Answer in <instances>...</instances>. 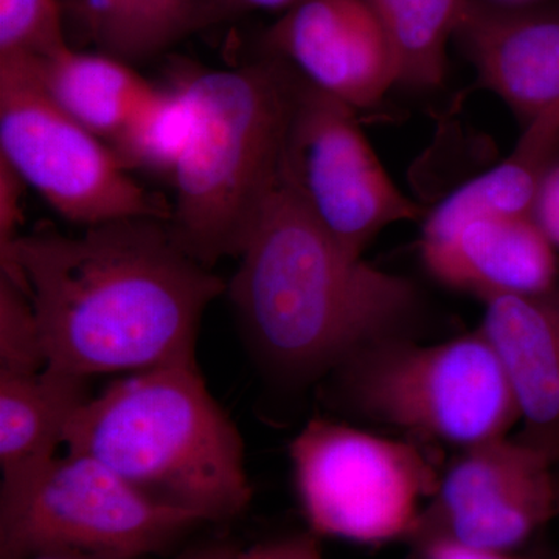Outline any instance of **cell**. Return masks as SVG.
<instances>
[{"instance_id": "obj_1", "label": "cell", "mask_w": 559, "mask_h": 559, "mask_svg": "<svg viewBox=\"0 0 559 559\" xmlns=\"http://www.w3.org/2000/svg\"><path fill=\"white\" fill-rule=\"evenodd\" d=\"M0 271L31 297L49 366L86 378L197 364L202 316L227 289L156 218L20 235Z\"/></svg>"}, {"instance_id": "obj_2", "label": "cell", "mask_w": 559, "mask_h": 559, "mask_svg": "<svg viewBox=\"0 0 559 559\" xmlns=\"http://www.w3.org/2000/svg\"><path fill=\"white\" fill-rule=\"evenodd\" d=\"M227 285L250 347L285 385L322 382L359 349L412 336V280L347 252L280 178Z\"/></svg>"}, {"instance_id": "obj_3", "label": "cell", "mask_w": 559, "mask_h": 559, "mask_svg": "<svg viewBox=\"0 0 559 559\" xmlns=\"http://www.w3.org/2000/svg\"><path fill=\"white\" fill-rule=\"evenodd\" d=\"M64 447L98 460L162 506L230 521L252 499L245 443L197 364L135 371L92 396Z\"/></svg>"}, {"instance_id": "obj_4", "label": "cell", "mask_w": 559, "mask_h": 559, "mask_svg": "<svg viewBox=\"0 0 559 559\" xmlns=\"http://www.w3.org/2000/svg\"><path fill=\"white\" fill-rule=\"evenodd\" d=\"M193 128L173 175V240L209 270L240 257L282 178L286 134L304 79L270 57L179 76Z\"/></svg>"}, {"instance_id": "obj_5", "label": "cell", "mask_w": 559, "mask_h": 559, "mask_svg": "<svg viewBox=\"0 0 559 559\" xmlns=\"http://www.w3.org/2000/svg\"><path fill=\"white\" fill-rule=\"evenodd\" d=\"M322 385L334 409L430 448L465 450L520 426L509 378L480 330L437 344L374 342Z\"/></svg>"}, {"instance_id": "obj_6", "label": "cell", "mask_w": 559, "mask_h": 559, "mask_svg": "<svg viewBox=\"0 0 559 559\" xmlns=\"http://www.w3.org/2000/svg\"><path fill=\"white\" fill-rule=\"evenodd\" d=\"M289 451L297 498L318 538L409 540L439 487L433 448L336 419H310Z\"/></svg>"}, {"instance_id": "obj_7", "label": "cell", "mask_w": 559, "mask_h": 559, "mask_svg": "<svg viewBox=\"0 0 559 559\" xmlns=\"http://www.w3.org/2000/svg\"><path fill=\"white\" fill-rule=\"evenodd\" d=\"M201 524L150 499L98 460L72 452L2 477L0 485V559L49 551L143 559Z\"/></svg>"}, {"instance_id": "obj_8", "label": "cell", "mask_w": 559, "mask_h": 559, "mask_svg": "<svg viewBox=\"0 0 559 559\" xmlns=\"http://www.w3.org/2000/svg\"><path fill=\"white\" fill-rule=\"evenodd\" d=\"M0 157L62 218L170 221L171 204L146 190L112 148L50 100L24 61L0 60Z\"/></svg>"}, {"instance_id": "obj_9", "label": "cell", "mask_w": 559, "mask_h": 559, "mask_svg": "<svg viewBox=\"0 0 559 559\" xmlns=\"http://www.w3.org/2000/svg\"><path fill=\"white\" fill-rule=\"evenodd\" d=\"M282 180L333 240L356 257L382 230L421 215L390 178L356 109L305 80L286 134Z\"/></svg>"}, {"instance_id": "obj_10", "label": "cell", "mask_w": 559, "mask_h": 559, "mask_svg": "<svg viewBox=\"0 0 559 559\" xmlns=\"http://www.w3.org/2000/svg\"><path fill=\"white\" fill-rule=\"evenodd\" d=\"M554 466L510 433L457 451L407 543L514 551L558 516Z\"/></svg>"}, {"instance_id": "obj_11", "label": "cell", "mask_w": 559, "mask_h": 559, "mask_svg": "<svg viewBox=\"0 0 559 559\" xmlns=\"http://www.w3.org/2000/svg\"><path fill=\"white\" fill-rule=\"evenodd\" d=\"M271 57L353 109L399 84L395 55L367 0H299L266 35Z\"/></svg>"}, {"instance_id": "obj_12", "label": "cell", "mask_w": 559, "mask_h": 559, "mask_svg": "<svg viewBox=\"0 0 559 559\" xmlns=\"http://www.w3.org/2000/svg\"><path fill=\"white\" fill-rule=\"evenodd\" d=\"M423 264L441 285L485 304L543 293L559 282V252L532 216H481L419 242Z\"/></svg>"}, {"instance_id": "obj_13", "label": "cell", "mask_w": 559, "mask_h": 559, "mask_svg": "<svg viewBox=\"0 0 559 559\" xmlns=\"http://www.w3.org/2000/svg\"><path fill=\"white\" fill-rule=\"evenodd\" d=\"M480 331L498 353L520 411L518 439L559 463V282L489 301Z\"/></svg>"}, {"instance_id": "obj_14", "label": "cell", "mask_w": 559, "mask_h": 559, "mask_svg": "<svg viewBox=\"0 0 559 559\" xmlns=\"http://www.w3.org/2000/svg\"><path fill=\"white\" fill-rule=\"evenodd\" d=\"M457 35L481 86L527 123L559 110V11L469 0Z\"/></svg>"}, {"instance_id": "obj_15", "label": "cell", "mask_w": 559, "mask_h": 559, "mask_svg": "<svg viewBox=\"0 0 559 559\" xmlns=\"http://www.w3.org/2000/svg\"><path fill=\"white\" fill-rule=\"evenodd\" d=\"M90 378L47 366L0 370V469L20 476L57 457L70 423L90 401Z\"/></svg>"}, {"instance_id": "obj_16", "label": "cell", "mask_w": 559, "mask_h": 559, "mask_svg": "<svg viewBox=\"0 0 559 559\" xmlns=\"http://www.w3.org/2000/svg\"><path fill=\"white\" fill-rule=\"evenodd\" d=\"M558 159L559 110H554L528 121L506 159L441 201L426 218L421 240L443 237L481 216H530L540 183Z\"/></svg>"}, {"instance_id": "obj_17", "label": "cell", "mask_w": 559, "mask_h": 559, "mask_svg": "<svg viewBox=\"0 0 559 559\" xmlns=\"http://www.w3.org/2000/svg\"><path fill=\"white\" fill-rule=\"evenodd\" d=\"M24 61L50 100L108 145L153 92L130 62L68 49Z\"/></svg>"}, {"instance_id": "obj_18", "label": "cell", "mask_w": 559, "mask_h": 559, "mask_svg": "<svg viewBox=\"0 0 559 559\" xmlns=\"http://www.w3.org/2000/svg\"><path fill=\"white\" fill-rule=\"evenodd\" d=\"M204 0H75L92 38L121 61L148 60L200 31Z\"/></svg>"}, {"instance_id": "obj_19", "label": "cell", "mask_w": 559, "mask_h": 559, "mask_svg": "<svg viewBox=\"0 0 559 559\" xmlns=\"http://www.w3.org/2000/svg\"><path fill=\"white\" fill-rule=\"evenodd\" d=\"M395 55L399 84L433 90L447 75L448 46L469 0H367Z\"/></svg>"}, {"instance_id": "obj_20", "label": "cell", "mask_w": 559, "mask_h": 559, "mask_svg": "<svg viewBox=\"0 0 559 559\" xmlns=\"http://www.w3.org/2000/svg\"><path fill=\"white\" fill-rule=\"evenodd\" d=\"M191 128L189 94L178 80L173 86H154L109 146L128 171L142 170L173 179L189 145Z\"/></svg>"}, {"instance_id": "obj_21", "label": "cell", "mask_w": 559, "mask_h": 559, "mask_svg": "<svg viewBox=\"0 0 559 559\" xmlns=\"http://www.w3.org/2000/svg\"><path fill=\"white\" fill-rule=\"evenodd\" d=\"M68 47L58 0H0V60H43Z\"/></svg>"}, {"instance_id": "obj_22", "label": "cell", "mask_w": 559, "mask_h": 559, "mask_svg": "<svg viewBox=\"0 0 559 559\" xmlns=\"http://www.w3.org/2000/svg\"><path fill=\"white\" fill-rule=\"evenodd\" d=\"M49 366L38 316L20 283L0 271V370L35 373Z\"/></svg>"}, {"instance_id": "obj_23", "label": "cell", "mask_w": 559, "mask_h": 559, "mask_svg": "<svg viewBox=\"0 0 559 559\" xmlns=\"http://www.w3.org/2000/svg\"><path fill=\"white\" fill-rule=\"evenodd\" d=\"M27 183L20 173L0 157V252L20 237L17 229L24 219L22 200Z\"/></svg>"}, {"instance_id": "obj_24", "label": "cell", "mask_w": 559, "mask_h": 559, "mask_svg": "<svg viewBox=\"0 0 559 559\" xmlns=\"http://www.w3.org/2000/svg\"><path fill=\"white\" fill-rule=\"evenodd\" d=\"M318 536L311 532L255 544L241 549L238 559H325Z\"/></svg>"}, {"instance_id": "obj_25", "label": "cell", "mask_w": 559, "mask_h": 559, "mask_svg": "<svg viewBox=\"0 0 559 559\" xmlns=\"http://www.w3.org/2000/svg\"><path fill=\"white\" fill-rule=\"evenodd\" d=\"M530 216L559 252V159L540 183Z\"/></svg>"}, {"instance_id": "obj_26", "label": "cell", "mask_w": 559, "mask_h": 559, "mask_svg": "<svg viewBox=\"0 0 559 559\" xmlns=\"http://www.w3.org/2000/svg\"><path fill=\"white\" fill-rule=\"evenodd\" d=\"M297 2L299 0H204L201 28L241 16L250 11H283L285 13Z\"/></svg>"}, {"instance_id": "obj_27", "label": "cell", "mask_w": 559, "mask_h": 559, "mask_svg": "<svg viewBox=\"0 0 559 559\" xmlns=\"http://www.w3.org/2000/svg\"><path fill=\"white\" fill-rule=\"evenodd\" d=\"M412 547L417 559H532L518 557L513 551L474 549L444 539L425 540Z\"/></svg>"}, {"instance_id": "obj_28", "label": "cell", "mask_w": 559, "mask_h": 559, "mask_svg": "<svg viewBox=\"0 0 559 559\" xmlns=\"http://www.w3.org/2000/svg\"><path fill=\"white\" fill-rule=\"evenodd\" d=\"M240 550L227 540H209L200 546L190 547L173 559H238Z\"/></svg>"}, {"instance_id": "obj_29", "label": "cell", "mask_w": 559, "mask_h": 559, "mask_svg": "<svg viewBox=\"0 0 559 559\" xmlns=\"http://www.w3.org/2000/svg\"><path fill=\"white\" fill-rule=\"evenodd\" d=\"M31 559H132L121 557H110V555L87 554V551H49L40 554Z\"/></svg>"}, {"instance_id": "obj_30", "label": "cell", "mask_w": 559, "mask_h": 559, "mask_svg": "<svg viewBox=\"0 0 559 559\" xmlns=\"http://www.w3.org/2000/svg\"><path fill=\"white\" fill-rule=\"evenodd\" d=\"M558 516H559V498H558Z\"/></svg>"}]
</instances>
